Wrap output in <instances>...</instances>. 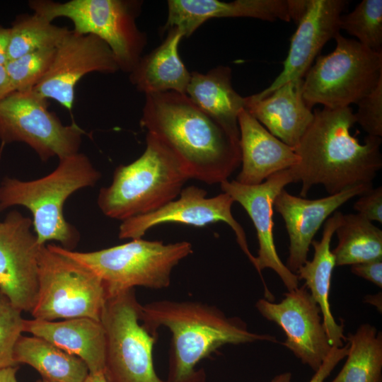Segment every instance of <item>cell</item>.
I'll list each match as a JSON object with an SVG mask.
<instances>
[{
	"label": "cell",
	"mask_w": 382,
	"mask_h": 382,
	"mask_svg": "<svg viewBox=\"0 0 382 382\" xmlns=\"http://www.w3.org/2000/svg\"><path fill=\"white\" fill-rule=\"evenodd\" d=\"M348 348V342L341 347H332L328 357L319 369L315 371V374L309 382H323L337 364L347 356Z\"/></svg>",
	"instance_id": "cell-35"
},
{
	"label": "cell",
	"mask_w": 382,
	"mask_h": 382,
	"mask_svg": "<svg viewBox=\"0 0 382 382\" xmlns=\"http://www.w3.org/2000/svg\"><path fill=\"white\" fill-rule=\"evenodd\" d=\"M48 245L95 273L103 282L107 296L136 286L152 289L168 287L174 267L193 252L187 241L165 244L142 238L92 252Z\"/></svg>",
	"instance_id": "cell-6"
},
{
	"label": "cell",
	"mask_w": 382,
	"mask_h": 382,
	"mask_svg": "<svg viewBox=\"0 0 382 382\" xmlns=\"http://www.w3.org/2000/svg\"><path fill=\"white\" fill-rule=\"evenodd\" d=\"M33 221L17 210L0 222V291L21 311L31 313L39 286L43 245L31 231Z\"/></svg>",
	"instance_id": "cell-12"
},
{
	"label": "cell",
	"mask_w": 382,
	"mask_h": 382,
	"mask_svg": "<svg viewBox=\"0 0 382 382\" xmlns=\"http://www.w3.org/2000/svg\"><path fill=\"white\" fill-rule=\"evenodd\" d=\"M255 307L262 317L276 323L286 338L282 345L301 361L317 371L332 349L320 307L303 284L288 291L279 303L259 299Z\"/></svg>",
	"instance_id": "cell-14"
},
{
	"label": "cell",
	"mask_w": 382,
	"mask_h": 382,
	"mask_svg": "<svg viewBox=\"0 0 382 382\" xmlns=\"http://www.w3.org/2000/svg\"><path fill=\"white\" fill-rule=\"evenodd\" d=\"M353 208L369 221L382 223V187L372 188L360 195Z\"/></svg>",
	"instance_id": "cell-34"
},
{
	"label": "cell",
	"mask_w": 382,
	"mask_h": 382,
	"mask_svg": "<svg viewBox=\"0 0 382 382\" xmlns=\"http://www.w3.org/2000/svg\"><path fill=\"white\" fill-rule=\"evenodd\" d=\"M335 233L338 243L332 250L335 266L382 258V231L361 214H343Z\"/></svg>",
	"instance_id": "cell-28"
},
{
	"label": "cell",
	"mask_w": 382,
	"mask_h": 382,
	"mask_svg": "<svg viewBox=\"0 0 382 382\" xmlns=\"http://www.w3.org/2000/svg\"><path fill=\"white\" fill-rule=\"evenodd\" d=\"M365 301L372 305L376 306L380 311H381V293H378L376 295H368L365 298Z\"/></svg>",
	"instance_id": "cell-41"
},
{
	"label": "cell",
	"mask_w": 382,
	"mask_h": 382,
	"mask_svg": "<svg viewBox=\"0 0 382 382\" xmlns=\"http://www.w3.org/2000/svg\"><path fill=\"white\" fill-rule=\"evenodd\" d=\"M347 360L330 382H382V334L369 323L347 334Z\"/></svg>",
	"instance_id": "cell-27"
},
{
	"label": "cell",
	"mask_w": 382,
	"mask_h": 382,
	"mask_svg": "<svg viewBox=\"0 0 382 382\" xmlns=\"http://www.w3.org/2000/svg\"><path fill=\"white\" fill-rule=\"evenodd\" d=\"M22 311L0 291V369L15 366L14 346L23 332Z\"/></svg>",
	"instance_id": "cell-32"
},
{
	"label": "cell",
	"mask_w": 382,
	"mask_h": 382,
	"mask_svg": "<svg viewBox=\"0 0 382 382\" xmlns=\"http://www.w3.org/2000/svg\"><path fill=\"white\" fill-rule=\"evenodd\" d=\"M13 359L16 365L28 364L51 382H83L89 374L81 359L33 335L18 338Z\"/></svg>",
	"instance_id": "cell-26"
},
{
	"label": "cell",
	"mask_w": 382,
	"mask_h": 382,
	"mask_svg": "<svg viewBox=\"0 0 382 382\" xmlns=\"http://www.w3.org/2000/svg\"><path fill=\"white\" fill-rule=\"evenodd\" d=\"M100 178L89 158L79 152L59 159L56 168L42 178L26 181L4 178L0 184V212L18 205L27 208L40 245L54 241L72 250L80 235L65 219L64 204L74 192L93 187Z\"/></svg>",
	"instance_id": "cell-4"
},
{
	"label": "cell",
	"mask_w": 382,
	"mask_h": 382,
	"mask_svg": "<svg viewBox=\"0 0 382 382\" xmlns=\"http://www.w3.org/2000/svg\"><path fill=\"white\" fill-rule=\"evenodd\" d=\"M241 170L235 180L245 185L263 183L273 174L296 166L294 148L272 135L245 108L238 115Z\"/></svg>",
	"instance_id": "cell-20"
},
{
	"label": "cell",
	"mask_w": 382,
	"mask_h": 382,
	"mask_svg": "<svg viewBox=\"0 0 382 382\" xmlns=\"http://www.w3.org/2000/svg\"><path fill=\"white\" fill-rule=\"evenodd\" d=\"M118 71L115 57L103 40L71 30L56 48L48 71L32 91L71 111L75 87L82 77L91 72L112 74Z\"/></svg>",
	"instance_id": "cell-16"
},
{
	"label": "cell",
	"mask_w": 382,
	"mask_h": 382,
	"mask_svg": "<svg viewBox=\"0 0 382 382\" xmlns=\"http://www.w3.org/2000/svg\"><path fill=\"white\" fill-rule=\"evenodd\" d=\"M347 5L345 0H308L282 71L270 86L251 96L263 98L289 81L303 79L323 46L340 33V18Z\"/></svg>",
	"instance_id": "cell-17"
},
{
	"label": "cell",
	"mask_w": 382,
	"mask_h": 382,
	"mask_svg": "<svg viewBox=\"0 0 382 382\" xmlns=\"http://www.w3.org/2000/svg\"><path fill=\"white\" fill-rule=\"evenodd\" d=\"M358 110L354 113L356 123L367 135L382 136V80L358 103Z\"/></svg>",
	"instance_id": "cell-33"
},
{
	"label": "cell",
	"mask_w": 382,
	"mask_h": 382,
	"mask_svg": "<svg viewBox=\"0 0 382 382\" xmlns=\"http://www.w3.org/2000/svg\"><path fill=\"white\" fill-rule=\"evenodd\" d=\"M9 36V28H5L0 25V65H5L8 61V47Z\"/></svg>",
	"instance_id": "cell-37"
},
{
	"label": "cell",
	"mask_w": 382,
	"mask_h": 382,
	"mask_svg": "<svg viewBox=\"0 0 382 382\" xmlns=\"http://www.w3.org/2000/svg\"><path fill=\"white\" fill-rule=\"evenodd\" d=\"M354 274L382 288V258L351 265Z\"/></svg>",
	"instance_id": "cell-36"
},
{
	"label": "cell",
	"mask_w": 382,
	"mask_h": 382,
	"mask_svg": "<svg viewBox=\"0 0 382 382\" xmlns=\"http://www.w3.org/2000/svg\"><path fill=\"white\" fill-rule=\"evenodd\" d=\"M270 382H291V374L290 372L282 373L274 377Z\"/></svg>",
	"instance_id": "cell-42"
},
{
	"label": "cell",
	"mask_w": 382,
	"mask_h": 382,
	"mask_svg": "<svg viewBox=\"0 0 382 382\" xmlns=\"http://www.w3.org/2000/svg\"><path fill=\"white\" fill-rule=\"evenodd\" d=\"M135 289L107 297L100 322L106 337L103 374L108 382H168L156 374L153 349L157 339L140 323Z\"/></svg>",
	"instance_id": "cell-10"
},
{
	"label": "cell",
	"mask_w": 382,
	"mask_h": 382,
	"mask_svg": "<svg viewBox=\"0 0 382 382\" xmlns=\"http://www.w3.org/2000/svg\"><path fill=\"white\" fill-rule=\"evenodd\" d=\"M1 149H0V158H1Z\"/></svg>",
	"instance_id": "cell-44"
},
{
	"label": "cell",
	"mask_w": 382,
	"mask_h": 382,
	"mask_svg": "<svg viewBox=\"0 0 382 382\" xmlns=\"http://www.w3.org/2000/svg\"><path fill=\"white\" fill-rule=\"evenodd\" d=\"M86 132L75 122L64 125L48 109L47 100L34 91H13L0 101V140L23 142L42 162L79 153Z\"/></svg>",
	"instance_id": "cell-11"
},
{
	"label": "cell",
	"mask_w": 382,
	"mask_h": 382,
	"mask_svg": "<svg viewBox=\"0 0 382 382\" xmlns=\"http://www.w3.org/2000/svg\"><path fill=\"white\" fill-rule=\"evenodd\" d=\"M142 1L137 0H31L33 13L52 22L66 18L73 31L91 34L103 40L112 52L120 71L130 73L142 56L146 34L137 25Z\"/></svg>",
	"instance_id": "cell-7"
},
{
	"label": "cell",
	"mask_w": 382,
	"mask_h": 382,
	"mask_svg": "<svg viewBox=\"0 0 382 382\" xmlns=\"http://www.w3.org/2000/svg\"><path fill=\"white\" fill-rule=\"evenodd\" d=\"M140 125L190 179L221 184L240 166V134L223 126L186 94L145 95Z\"/></svg>",
	"instance_id": "cell-1"
},
{
	"label": "cell",
	"mask_w": 382,
	"mask_h": 382,
	"mask_svg": "<svg viewBox=\"0 0 382 382\" xmlns=\"http://www.w3.org/2000/svg\"><path fill=\"white\" fill-rule=\"evenodd\" d=\"M9 29L8 60L40 50L55 49L71 30L35 13L17 16Z\"/></svg>",
	"instance_id": "cell-29"
},
{
	"label": "cell",
	"mask_w": 382,
	"mask_h": 382,
	"mask_svg": "<svg viewBox=\"0 0 382 382\" xmlns=\"http://www.w3.org/2000/svg\"><path fill=\"white\" fill-rule=\"evenodd\" d=\"M13 92L4 65H0V101Z\"/></svg>",
	"instance_id": "cell-38"
},
{
	"label": "cell",
	"mask_w": 382,
	"mask_h": 382,
	"mask_svg": "<svg viewBox=\"0 0 382 382\" xmlns=\"http://www.w3.org/2000/svg\"><path fill=\"white\" fill-rule=\"evenodd\" d=\"M207 195L204 189L194 185L186 187L178 198L160 209L122 221L118 237L141 238L150 228L166 223L203 227L221 221L232 228L240 248L255 267V256L249 250L244 229L232 214L233 198L226 192L212 197H207Z\"/></svg>",
	"instance_id": "cell-13"
},
{
	"label": "cell",
	"mask_w": 382,
	"mask_h": 382,
	"mask_svg": "<svg viewBox=\"0 0 382 382\" xmlns=\"http://www.w3.org/2000/svg\"><path fill=\"white\" fill-rule=\"evenodd\" d=\"M167 5L168 17L161 33L178 28L184 37L211 18L246 17L297 23L301 12L299 0H168Z\"/></svg>",
	"instance_id": "cell-19"
},
{
	"label": "cell",
	"mask_w": 382,
	"mask_h": 382,
	"mask_svg": "<svg viewBox=\"0 0 382 382\" xmlns=\"http://www.w3.org/2000/svg\"><path fill=\"white\" fill-rule=\"evenodd\" d=\"M335 40V50L318 56L303 79L302 95L310 108L317 104L329 109L357 104L382 80V52L340 33Z\"/></svg>",
	"instance_id": "cell-8"
},
{
	"label": "cell",
	"mask_w": 382,
	"mask_h": 382,
	"mask_svg": "<svg viewBox=\"0 0 382 382\" xmlns=\"http://www.w3.org/2000/svg\"><path fill=\"white\" fill-rule=\"evenodd\" d=\"M162 43L141 56L129 74V81L145 95L174 91L186 94L191 72L183 62L178 46L184 37L178 28L167 31Z\"/></svg>",
	"instance_id": "cell-24"
},
{
	"label": "cell",
	"mask_w": 382,
	"mask_h": 382,
	"mask_svg": "<svg viewBox=\"0 0 382 382\" xmlns=\"http://www.w3.org/2000/svg\"><path fill=\"white\" fill-rule=\"evenodd\" d=\"M35 382H51V381H49L41 378V379H39V380L36 381Z\"/></svg>",
	"instance_id": "cell-43"
},
{
	"label": "cell",
	"mask_w": 382,
	"mask_h": 382,
	"mask_svg": "<svg viewBox=\"0 0 382 382\" xmlns=\"http://www.w3.org/2000/svg\"><path fill=\"white\" fill-rule=\"evenodd\" d=\"M140 320L154 335L161 327L171 332L168 382H204L205 374L196 366L226 345L277 342L273 335L250 331L241 318L199 301H154L141 305Z\"/></svg>",
	"instance_id": "cell-3"
},
{
	"label": "cell",
	"mask_w": 382,
	"mask_h": 382,
	"mask_svg": "<svg viewBox=\"0 0 382 382\" xmlns=\"http://www.w3.org/2000/svg\"><path fill=\"white\" fill-rule=\"evenodd\" d=\"M231 79V69L224 65L205 74L192 71L186 95L226 128L239 133L238 115L245 108V97L234 90Z\"/></svg>",
	"instance_id": "cell-25"
},
{
	"label": "cell",
	"mask_w": 382,
	"mask_h": 382,
	"mask_svg": "<svg viewBox=\"0 0 382 382\" xmlns=\"http://www.w3.org/2000/svg\"><path fill=\"white\" fill-rule=\"evenodd\" d=\"M55 49H43L8 60L4 65L13 91L33 90L45 76L53 62Z\"/></svg>",
	"instance_id": "cell-31"
},
{
	"label": "cell",
	"mask_w": 382,
	"mask_h": 382,
	"mask_svg": "<svg viewBox=\"0 0 382 382\" xmlns=\"http://www.w3.org/2000/svg\"><path fill=\"white\" fill-rule=\"evenodd\" d=\"M342 217L341 212L335 211L325 221L321 239L311 243L314 248L312 260H307L296 273L299 280L305 282L304 285L320 307L329 342L332 347H342L347 337L344 335V325L335 320L329 302L331 277L335 266L330 243Z\"/></svg>",
	"instance_id": "cell-23"
},
{
	"label": "cell",
	"mask_w": 382,
	"mask_h": 382,
	"mask_svg": "<svg viewBox=\"0 0 382 382\" xmlns=\"http://www.w3.org/2000/svg\"><path fill=\"white\" fill-rule=\"evenodd\" d=\"M83 382H108L103 372L89 373Z\"/></svg>",
	"instance_id": "cell-40"
},
{
	"label": "cell",
	"mask_w": 382,
	"mask_h": 382,
	"mask_svg": "<svg viewBox=\"0 0 382 382\" xmlns=\"http://www.w3.org/2000/svg\"><path fill=\"white\" fill-rule=\"evenodd\" d=\"M339 28L367 48L382 52V0L361 1L351 12L341 16Z\"/></svg>",
	"instance_id": "cell-30"
},
{
	"label": "cell",
	"mask_w": 382,
	"mask_h": 382,
	"mask_svg": "<svg viewBox=\"0 0 382 382\" xmlns=\"http://www.w3.org/2000/svg\"><path fill=\"white\" fill-rule=\"evenodd\" d=\"M291 183H294V179L289 168L273 174L256 185H242L235 180H226L220 184L223 192L227 193L234 202L239 203L253 223L259 245L255 268L262 280L265 299L270 301H273L274 298L262 277L264 269L274 270L288 291L299 286L296 274L286 267L277 253L273 233L274 200L284 187Z\"/></svg>",
	"instance_id": "cell-15"
},
{
	"label": "cell",
	"mask_w": 382,
	"mask_h": 382,
	"mask_svg": "<svg viewBox=\"0 0 382 382\" xmlns=\"http://www.w3.org/2000/svg\"><path fill=\"white\" fill-rule=\"evenodd\" d=\"M143 154L120 165L112 181L102 187L97 203L103 214L125 221L153 212L176 199L190 180L180 165L151 137L146 136Z\"/></svg>",
	"instance_id": "cell-5"
},
{
	"label": "cell",
	"mask_w": 382,
	"mask_h": 382,
	"mask_svg": "<svg viewBox=\"0 0 382 382\" xmlns=\"http://www.w3.org/2000/svg\"><path fill=\"white\" fill-rule=\"evenodd\" d=\"M107 297L103 282L91 270L48 244L42 246L33 318L54 321L89 318L100 321Z\"/></svg>",
	"instance_id": "cell-9"
},
{
	"label": "cell",
	"mask_w": 382,
	"mask_h": 382,
	"mask_svg": "<svg viewBox=\"0 0 382 382\" xmlns=\"http://www.w3.org/2000/svg\"><path fill=\"white\" fill-rule=\"evenodd\" d=\"M42 338L81 359L89 373L103 372L106 337L100 321L75 318L61 321L25 320L23 332Z\"/></svg>",
	"instance_id": "cell-22"
},
{
	"label": "cell",
	"mask_w": 382,
	"mask_h": 382,
	"mask_svg": "<svg viewBox=\"0 0 382 382\" xmlns=\"http://www.w3.org/2000/svg\"><path fill=\"white\" fill-rule=\"evenodd\" d=\"M17 370L16 366L1 369L0 382H18L16 379Z\"/></svg>",
	"instance_id": "cell-39"
},
{
	"label": "cell",
	"mask_w": 382,
	"mask_h": 382,
	"mask_svg": "<svg viewBox=\"0 0 382 382\" xmlns=\"http://www.w3.org/2000/svg\"><path fill=\"white\" fill-rule=\"evenodd\" d=\"M372 188L373 185H357L316 199L293 195L283 189L274 200V209L282 216L289 236L286 267L296 274L308 260L313 238L329 216L350 199Z\"/></svg>",
	"instance_id": "cell-18"
},
{
	"label": "cell",
	"mask_w": 382,
	"mask_h": 382,
	"mask_svg": "<svg viewBox=\"0 0 382 382\" xmlns=\"http://www.w3.org/2000/svg\"><path fill=\"white\" fill-rule=\"evenodd\" d=\"M302 85L303 79L291 80L263 98L245 97V108L272 135L293 148L313 118L303 100Z\"/></svg>",
	"instance_id": "cell-21"
},
{
	"label": "cell",
	"mask_w": 382,
	"mask_h": 382,
	"mask_svg": "<svg viewBox=\"0 0 382 382\" xmlns=\"http://www.w3.org/2000/svg\"><path fill=\"white\" fill-rule=\"evenodd\" d=\"M356 123L350 107L318 108L294 148L299 161L290 169L294 183L301 182V197L316 185L330 195L357 185H373L382 168L381 137L367 135L364 143L352 136Z\"/></svg>",
	"instance_id": "cell-2"
}]
</instances>
